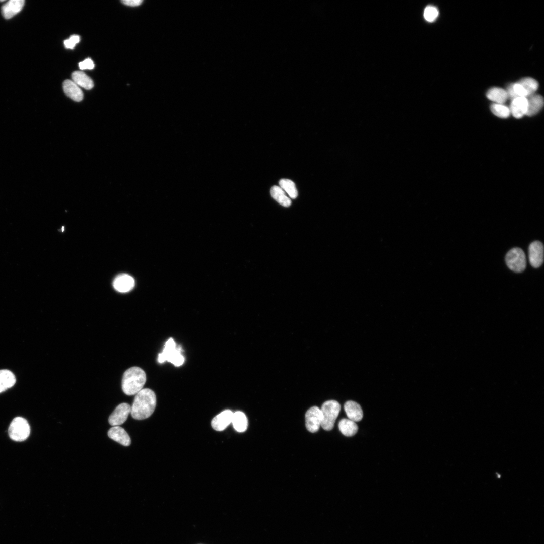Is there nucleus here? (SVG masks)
<instances>
[{
	"label": "nucleus",
	"instance_id": "f257e3e1",
	"mask_svg": "<svg viewBox=\"0 0 544 544\" xmlns=\"http://www.w3.org/2000/svg\"><path fill=\"white\" fill-rule=\"evenodd\" d=\"M155 392L149 388H144L138 392L131 406L130 414L136 420L147 419L153 413L156 406Z\"/></svg>",
	"mask_w": 544,
	"mask_h": 544
},
{
	"label": "nucleus",
	"instance_id": "f03ea898",
	"mask_svg": "<svg viewBox=\"0 0 544 544\" xmlns=\"http://www.w3.org/2000/svg\"><path fill=\"white\" fill-rule=\"evenodd\" d=\"M146 381L145 371L139 367H131L123 374L121 382L122 391L127 395H135L143 389Z\"/></svg>",
	"mask_w": 544,
	"mask_h": 544
},
{
	"label": "nucleus",
	"instance_id": "7ed1b4c3",
	"mask_svg": "<svg viewBox=\"0 0 544 544\" xmlns=\"http://www.w3.org/2000/svg\"><path fill=\"white\" fill-rule=\"evenodd\" d=\"M180 346L177 347L174 340L170 338L165 343L163 352L158 354V361L162 363L167 361L175 366H180L184 362Z\"/></svg>",
	"mask_w": 544,
	"mask_h": 544
},
{
	"label": "nucleus",
	"instance_id": "20e7f679",
	"mask_svg": "<svg viewBox=\"0 0 544 544\" xmlns=\"http://www.w3.org/2000/svg\"><path fill=\"white\" fill-rule=\"evenodd\" d=\"M321 412V426L326 431H330L334 427L336 418L341 410V405L336 400H329L324 402L320 409Z\"/></svg>",
	"mask_w": 544,
	"mask_h": 544
},
{
	"label": "nucleus",
	"instance_id": "39448f33",
	"mask_svg": "<svg viewBox=\"0 0 544 544\" xmlns=\"http://www.w3.org/2000/svg\"><path fill=\"white\" fill-rule=\"evenodd\" d=\"M30 428L27 421L20 417L15 418L8 429L10 438L15 441H23L29 436Z\"/></svg>",
	"mask_w": 544,
	"mask_h": 544
},
{
	"label": "nucleus",
	"instance_id": "423d86ee",
	"mask_svg": "<svg viewBox=\"0 0 544 544\" xmlns=\"http://www.w3.org/2000/svg\"><path fill=\"white\" fill-rule=\"evenodd\" d=\"M505 260L508 267L514 272L520 273L525 269V255L523 251L519 248H514L510 250L506 255Z\"/></svg>",
	"mask_w": 544,
	"mask_h": 544
},
{
	"label": "nucleus",
	"instance_id": "0eeeda50",
	"mask_svg": "<svg viewBox=\"0 0 544 544\" xmlns=\"http://www.w3.org/2000/svg\"><path fill=\"white\" fill-rule=\"evenodd\" d=\"M131 412V406L127 403L119 404L110 415L108 419L109 424L112 426H119L127 420Z\"/></svg>",
	"mask_w": 544,
	"mask_h": 544
},
{
	"label": "nucleus",
	"instance_id": "6e6552de",
	"mask_svg": "<svg viewBox=\"0 0 544 544\" xmlns=\"http://www.w3.org/2000/svg\"><path fill=\"white\" fill-rule=\"evenodd\" d=\"M321 424L320 409L314 406L309 409L305 414V425L308 431L314 433L318 431Z\"/></svg>",
	"mask_w": 544,
	"mask_h": 544
},
{
	"label": "nucleus",
	"instance_id": "1a4fd4ad",
	"mask_svg": "<svg viewBox=\"0 0 544 544\" xmlns=\"http://www.w3.org/2000/svg\"><path fill=\"white\" fill-rule=\"evenodd\" d=\"M529 259L530 264L534 268L540 267L543 261V246L538 241L532 242L528 248Z\"/></svg>",
	"mask_w": 544,
	"mask_h": 544
},
{
	"label": "nucleus",
	"instance_id": "9d476101",
	"mask_svg": "<svg viewBox=\"0 0 544 544\" xmlns=\"http://www.w3.org/2000/svg\"><path fill=\"white\" fill-rule=\"evenodd\" d=\"M233 413L229 410H225L216 416L211 421L212 427L215 430H224L231 422Z\"/></svg>",
	"mask_w": 544,
	"mask_h": 544
},
{
	"label": "nucleus",
	"instance_id": "9b49d317",
	"mask_svg": "<svg viewBox=\"0 0 544 544\" xmlns=\"http://www.w3.org/2000/svg\"><path fill=\"white\" fill-rule=\"evenodd\" d=\"M510 114L516 118H520L526 114L527 99L526 97H516L512 99L509 107Z\"/></svg>",
	"mask_w": 544,
	"mask_h": 544
},
{
	"label": "nucleus",
	"instance_id": "f8f14e48",
	"mask_svg": "<svg viewBox=\"0 0 544 544\" xmlns=\"http://www.w3.org/2000/svg\"><path fill=\"white\" fill-rule=\"evenodd\" d=\"M113 286L119 292H127L133 289L135 285L134 279L127 274H121L113 281Z\"/></svg>",
	"mask_w": 544,
	"mask_h": 544
},
{
	"label": "nucleus",
	"instance_id": "ddd939ff",
	"mask_svg": "<svg viewBox=\"0 0 544 544\" xmlns=\"http://www.w3.org/2000/svg\"><path fill=\"white\" fill-rule=\"evenodd\" d=\"M108 437L123 446H128L131 439L126 431L119 426H113L108 431Z\"/></svg>",
	"mask_w": 544,
	"mask_h": 544
},
{
	"label": "nucleus",
	"instance_id": "4468645a",
	"mask_svg": "<svg viewBox=\"0 0 544 544\" xmlns=\"http://www.w3.org/2000/svg\"><path fill=\"white\" fill-rule=\"evenodd\" d=\"M25 4L23 0H10L2 7L1 11L3 17L9 19L20 12Z\"/></svg>",
	"mask_w": 544,
	"mask_h": 544
},
{
	"label": "nucleus",
	"instance_id": "2eb2a0df",
	"mask_svg": "<svg viewBox=\"0 0 544 544\" xmlns=\"http://www.w3.org/2000/svg\"><path fill=\"white\" fill-rule=\"evenodd\" d=\"M63 89L66 96L73 100L76 102L82 100L84 96L83 92L72 80H65L63 83Z\"/></svg>",
	"mask_w": 544,
	"mask_h": 544
},
{
	"label": "nucleus",
	"instance_id": "dca6fc26",
	"mask_svg": "<svg viewBox=\"0 0 544 544\" xmlns=\"http://www.w3.org/2000/svg\"><path fill=\"white\" fill-rule=\"evenodd\" d=\"M344 410L349 419L354 422L361 421L363 413L360 404L352 400L347 401L344 404Z\"/></svg>",
	"mask_w": 544,
	"mask_h": 544
},
{
	"label": "nucleus",
	"instance_id": "f3484780",
	"mask_svg": "<svg viewBox=\"0 0 544 544\" xmlns=\"http://www.w3.org/2000/svg\"><path fill=\"white\" fill-rule=\"evenodd\" d=\"M527 110L526 115L531 116L535 115L543 106V97L538 94H533L527 98Z\"/></svg>",
	"mask_w": 544,
	"mask_h": 544
},
{
	"label": "nucleus",
	"instance_id": "a211bd4d",
	"mask_svg": "<svg viewBox=\"0 0 544 544\" xmlns=\"http://www.w3.org/2000/svg\"><path fill=\"white\" fill-rule=\"evenodd\" d=\"M72 81L78 86L82 87L86 89L89 90L94 86L93 81L92 79L85 73L76 71L72 74Z\"/></svg>",
	"mask_w": 544,
	"mask_h": 544
},
{
	"label": "nucleus",
	"instance_id": "6ab92c4d",
	"mask_svg": "<svg viewBox=\"0 0 544 544\" xmlns=\"http://www.w3.org/2000/svg\"><path fill=\"white\" fill-rule=\"evenodd\" d=\"M15 382L16 377L11 371L0 370V393L13 386Z\"/></svg>",
	"mask_w": 544,
	"mask_h": 544
},
{
	"label": "nucleus",
	"instance_id": "aec40b11",
	"mask_svg": "<svg viewBox=\"0 0 544 544\" xmlns=\"http://www.w3.org/2000/svg\"><path fill=\"white\" fill-rule=\"evenodd\" d=\"M487 97L495 103L503 104L508 98L506 91L499 87H493L486 93Z\"/></svg>",
	"mask_w": 544,
	"mask_h": 544
},
{
	"label": "nucleus",
	"instance_id": "412c9836",
	"mask_svg": "<svg viewBox=\"0 0 544 544\" xmlns=\"http://www.w3.org/2000/svg\"><path fill=\"white\" fill-rule=\"evenodd\" d=\"M341 432L346 436H352L356 434L358 427L355 422L349 419H342L338 423Z\"/></svg>",
	"mask_w": 544,
	"mask_h": 544
},
{
	"label": "nucleus",
	"instance_id": "4be33fe9",
	"mask_svg": "<svg viewBox=\"0 0 544 544\" xmlns=\"http://www.w3.org/2000/svg\"><path fill=\"white\" fill-rule=\"evenodd\" d=\"M235 430L239 432L245 431L248 426L246 415L242 412L237 411L233 413L231 422Z\"/></svg>",
	"mask_w": 544,
	"mask_h": 544
},
{
	"label": "nucleus",
	"instance_id": "5701e85b",
	"mask_svg": "<svg viewBox=\"0 0 544 544\" xmlns=\"http://www.w3.org/2000/svg\"><path fill=\"white\" fill-rule=\"evenodd\" d=\"M273 198L281 205L288 207L291 204V199L285 194L284 191L279 186L274 185L270 190Z\"/></svg>",
	"mask_w": 544,
	"mask_h": 544
},
{
	"label": "nucleus",
	"instance_id": "b1692460",
	"mask_svg": "<svg viewBox=\"0 0 544 544\" xmlns=\"http://www.w3.org/2000/svg\"><path fill=\"white\" fill-rule=\"evenodd\" d=\"M518 82L523 87L525 90L527 97L534 94L538 88V84L534 79L530 77H526L520 80Z\"/></svg>",
	"mask_w": 544,
	"mask_h": 544
},
{
	"label": "nucleus",
	"instance_id": "393cba45",
	"mask_svg": "<svg viewBox=\"0 0 544 544\" xmlns=\"http://www.w3.org/2000/svg\"><path fill=\"white\" fill-rule=\"evenodd\" d=\"M280 187L285 190L291 198H296L298 195V192L295 183L291 180L287 179H282L279 181Z\"/></svg>",
	"mask_w": 544,
	"mask_h": 544
},
{
	"label": "nucleus",
	"instance_id": "a878e982",
	"mask_svg": "<svg viewBox=\"0 0 544 544\" xmlns=\"http://www.w3.org/2000/svg\"><path fill=\"white\" fill-rule=\"evenodd\" d=\"M490 109L495 115L500 118H506L510 114L509 107L503 104L494 103L491 106Z\"/></svg>",
	"mask_w": 544,
	"mask_h": 544
},
{
	"label": "nucleus",
	"instance_id": "bb28decb",
	"mask_svg": "<svg viewBox=\"0 0 544 544\" xmlns=\"http://www.w3.org/2000/svg\"><path fill=\"white\" fill-rule=\"evenodd\" d=\"M438 16V11L432 6H428L424 10V17L426 21L431 22L436 20Z\"/></svg>",
	"mask_w": 544,
	"mask_h": 544
},
{
	"label": "nucleus",
	"instance_id": "cd10ccee",
	"mask_svg": "<svg viewBox=\"0 0 544 544\" xmlns=\"http://www.w3.org/2000/svg\"><path fill=\"white\" fill-rule=\"evenodd\" d=\"M80 38L77 35H73L68 39L64 41L65 47L68 49H73L76 44L79 42Z\"/></svg>",
	"mask_w": 544,
	"mask_h": 544
},
{
	"label": "nucleus",
	"instance_id": "c85d7f7f",
	"mask_svg": "<svg viewBox=\"0 0 544 544\" xmlns=\"http://www.w3.org/2000/svg\"><path fill=\"white\" fill-rule=\"evenodd\" d=\"M79 67L81 70H91L94 67V63L91 59L88 58L85 59L84 61L80 62L79 63Z\"/></svg>",
	"mask_w": 544,
	"mask_h": 544
},
{
	"label": "nucleus",
	"instance_id": "c756f323",
	"mask_svg": "<svg viewBox=\"0 0 544 544\" xmlns=\"http://www.w3.org/2000/svg\"><path fill=\"white\" fill-rule=\"evenodd\" d=\"M143 1L142 0H123L121 3L124 5L130 7H137L140 5Z\"/></svg>",
	"mask_w": 544,
	"mask_h": 544
}]
</instances>
